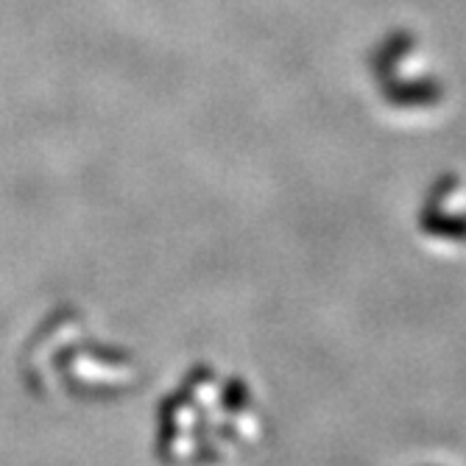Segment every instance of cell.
Instances as JSON below:
<instances>
[{
    "mask_svg": "<svg viewBox=\"0 0 466 466\" xmlns=\"http://www.w3.org/2000/svg\"><path fill=\"white\" fill-rule=\"evenodd\" d=\"M17 369L31 397L76 408L126 397L137 374L132 352L104 335L93 316L73 302L56 305L31 327Z\"/></svg>",
    "mask_w": 466,
    "mask_h": 466,
    "instance_id": "1",
    "label": "cell"
}]
</instances>
